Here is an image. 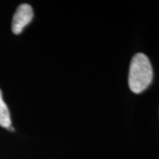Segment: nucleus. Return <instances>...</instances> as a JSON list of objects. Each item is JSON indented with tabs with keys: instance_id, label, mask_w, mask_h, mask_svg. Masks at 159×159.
<instances>
[{
	"instance_id": "1",
	"label": "nucleus",
	"mask_w": 159,
	"mask_h": 159,
	"mask_svg": "<svg viewBox=\"0 0 159 159\" xmlns=\"http://www.w3.org/2000/svg\"><path fill=\"white\" fill-rule=\"evenodd\" d=\"M153 79V69L148 57L143 53L135 54L131 60L128 85L135 94H140L150 85Z\"/></svg>"
},
{
	"instance_id": "2",
	"label": "nucleus",
	"mask_w": 159,
	"mask_h": 159,
	"mask_svg": "<svg viewBox=\"0 0 159 159\" xmlns=\"http://www.w3.org/2000/svg\"><path fill=\"white\" fill-rule=\"evenodd\" d=\"M34 16V12L32 7L28 4H22L19 6L15 11L12 23H11V30L15 34H20L27 25L31 22Z\"/></svg>"
},
{
	"instance_id": "3",
	"label": "nucleus",
	"mask_w": 159,
	"mask_h": 159,
	"mask_svg": "<svg viewBox=\"0 0 159 159\" xmlns=\"http://www.w3.org/2000/svg\"><path fill=\"white\" fill-rule=\"evenodd\" d=\"M11 121L9 109L3 99L2 91L0 89V125L8 129L11 126Z\"/></svg>"
}]
</instances>
